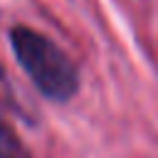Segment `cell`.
I'll return each mask as SVG.
<instances>
[{
    "label": "cell",
    "instance_id": "cell-2",
    "mask_svg": "<svg viewBox=\"0 0 158 158\" xmlns=\"http://www.w3.org/2000/svg\"><path fill=\"white\" fill-rule=\"evenodd\" d=\"M0 158H32L22 138L15 133V128L7 123L2 114H0Z\"/></svg>",
    "mask_w": 158,
    "mask_h": 158
},
{
    "label": "cell",
    "instance_id": "cell-1",
    "mask_svg": "<svg viewBox=\"0 0 158 158\" xmlns=\"http://www.w3.org/2000/svg\"><path fill=\"white\" fill-rule=\"evenodd\" d=\"M12 52L32 79V84L52 101H69L79 89V74L74 62L44 35L30 27H12Z\"/></svg>",
    "mask_w": 158,
    "mask_h": 158
}]
</instances>
